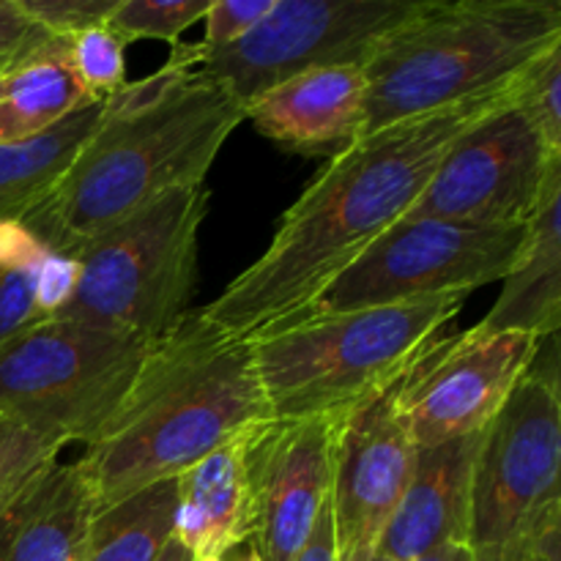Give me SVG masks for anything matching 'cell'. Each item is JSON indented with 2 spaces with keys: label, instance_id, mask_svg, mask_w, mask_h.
<instances>
[{
  "label": "cell",
  "instance_id": "1",
  "mask_svg": "<svg viewBox=\"0 0 561 561\" xmlns=\"http://www.w3.org/2000/svg\"><path fill=\"white\" fill-rule=\"evenodd\" d=\"M515 85L340 148L285 211L266 252L203 307V316L247 343L299 318L362 252L403 222L453 142L513 99Z\"/></svg>",
  "mask_w": 561,
  "mask_h": 561
},
{
  "label": "cell",
  "instance_id": "2",
  "mask_svg": "<svg viewBox=\"0 0 561 561\" xmlns=\"http://www.w3.org/2000/svg\"><path fill=\"white\" fill-rule=\"evenodd\" d=\"M244 107L192 64L190 47L110 96L102 126L22 225L47 250L71 255L179 186H203Z\"/></svg>",
  "mask_w": 561,
  "mask_h": 561
},
{
  "label": "cell",
  "instance_id": "3",
  "mask_svg": "<svg viewBox=\"0 0 561 561\" xmlns=\"http://www.w3.org/2000/svg\"><path fill=\"white\" fill-rule=\"evenodd\" d=\"M252 343L186 312L148 351L129 392L77 460L96 515L175 480L222 444L266 425Z\"/></svg>",
  "mask_w": 561,
  "mask_h": 561
},
{
  "label": "cell",
  "instance_id": "4",
  "mask_svg": "<svg viewBox=\"0 0 561 561\" xmlns=\"http://www.w3.org/2000/svg\"><path fill=\"white\" fill-rule=\"evenodd\" d=\"M557 44L561 5L551 0H422L362 66V135L515 85Z\"/></svg>",
  "mask_w": 561,
  "mask_h": 561
},
{
  "label": "cell",
  "instance_id": "5",
  "mask_svg": "<svg viewBox=\"0 0 561 561\" xmlns=\"http://www.w3.org/2000/svg\"><path fill=\"white\" fill-rule=\"evenodd\" d=\"M466 294L323 312L250 340L272 420H345L420 365Z\"/></svg>",
  "mask_w": 561,
  "mask_h": 561
},
{
  "label": "cell",
  "instance_id": "6",
  "mask_svg": "<svg viewBox=\"0 0 561 561\" xmlns=\"http://www.w3.org/2000/svg\"><path fill=\"white\" fill-rule=\"evenodd\" d=\"M208 190L179 186L82 252L80 283L55 318L159 340L186 316L197 285V236Z\"/></svg>",
  "mask_w": 561,
  "mask_h": 561
},
{
  "label": "cell",
  "instance_id": "7",
  "mask_svg": "<svg viewBox=\"0 0 561 561\" xmlns=\"http://www.w3.org/2000/svg\"><path fill=\"white\" fill-rule=\"evenodd\" d=\"M561 403L557 359L529 373L488 425L471 485L474 561H524L561 529Z\"/></svg>",
  "mask_w": 561,
  "mask_h": 561
},
{
  "label": "cell",
  "instance_id": "8",
  "mask_svg": "<svg viewBox=\"0 0 561 561\" xmlns=\"http://www.w3.org/2000/svg\"><path fill=\"white\" fill-rule=\"evenodd\" d=\"M153 343L44 318L0 351V414L66 444H88L115 414Z\"/></svg>",
  "mask_w": 561,
  "mask_h": 561
},
{
  "label": "cell",
  "instance_id": "9",
  "mask_svg": "<svg viewBox=\"0 0 561 561\" xmlns=\"http://www.w3.org/2000/svg\"><path fill=\"white\" fill-rule=\"evenodd\" d=\"M526 233L529 222L463 225L447 219H403L332 279L299 318L398 305L425 296H469L482 285L507 277L524 252Z\"/></svg>",
  "mask_w": 561,
  "mask_h": 561
},
{
  "label": "cell",
  "instance_id": "10",
  "mask_svg": "<svg viewBox=\"0 0 561 561\" xmlns=\"http://www.w3.org/2000/svg\"><path fill=\"white\" fill-rule=\"evenodd\" d=\"M422 0H277L241 42L192 53L195 69L241 107L272 88L329 66H365L378 42L403 25Z\"/></svg>",
  "mask_w": 561,
  "mask_h": 561
},
{
  "label": "cell",
  "instance_id": "11",
  "mask_svg": "<svg viewBox=\"0 0 561 561\" xmlns=\"http://www.w3.org/2000/svg\"><path fill=\"white\" fill-rule=\"evenodd\" d=\"M559 170L561 153L513 96L453 142L405 219L526 225Z\"/></svg>",
  "mask_w": 561,
  "mask_h": 561
},
{
  "label": "cell",
  "instance_id": "12",
  "mask_svg": "<svg viewBox=\"0 0 561 561\" xmlns=\"http://www.w3.org/2000/svg\"><path fill=\"white\" fill-rule=\"evenodd\" d=\"M540 340L469 329L438 340L398 389L400 416L416 449L488 431L535 362Z\"/></svg>",
  "mask_w": 561,
  "mask_h": 561
},
{
  "label": "cell",
  "instance_id": "13",
  "mask_svg": "<svg viewBox=\"0 0 561 561\" xmlns=\"http://www.w3.org/2000/svg\"><path fill=\"white\" fill-rule=\"evenodd\" d=\"M343 420H268L247 449L250 529L257 561H296L332 496L334 447Z\"/></svg>",
  "mask_w": 561,
  "mask_h": 561
},
{
  "label": "cell",
  "instance_id": "14",
  "mask_svg": "<svg viewBox=\"0 0 561 561\" xmlns=\"http://www.w3.org/2000/svg\"><path fill=\"white\" fill-rule=\"evenodd\" d=\"M400 381L351 411L340 425L329 496L337 561L376 559L383 529L414 471L416 447L400 416Z\"/></svg>",
  "mask_w": 561,
  "mask_h": 561
},
{
  "label": "cell",
  "instance_id": "15",
  "mask_svg": "<svg viewBox=\"0 0 561 561\" xmlns=\"http://www.w3.org/2000/svg\"><path fill=\"white\" fill-rule=\"evenodd\" d=\"M485 431L416 449L414 471L373 561H414L444 546H469L471 485Z\"/></svg>",
  "mask_w": 561,
  "mask_h": 561
},
{
  "label": "cell",
  "instance_id": "16",
  "mask_svg": "<svg viewBox=\"0 0 561 561\" xmlns=\"http://www.w3.org/2000/svg\"><path fill=\"white\" fill-rule=\"evenodd\" d=\"M362 66H329L307 71L247 104L244 118L268 140L301 151L348 146L365 121Z\"/></svg>",
  "mask_w": 561,
  "mask_h": 561
},
{
  "label": "cell",
  "instance_id": "17",
  "mask_svg": "<svg viewBox=\"0 0 561 561\" xmlns=\"http://www.w3.org/2000/svg\"><path fill=\"white\" fill-rule=\"evenodd\" d=\"M255 431L222 444L190 466L184 474L175 477L173 540L192 559H225V553L247 542V529H250L247 449Z\"/></svg>",
  "mask_w": 561,
  "mask_h": 561
},
{
  "label": "cell",
  "instance_id": "18",
  "mask_svg": "<svg viewBox=\"0 0 561 561\" xmlns=\"http://www.w3.org/2000/svg\"><path fill=\"white\" fill-rule=\"evenodd\" d=\"M96 502L77 463H55L0 515V561H80Z\"/></svg>",
  "mask_w": 561,
  "mask_h": 561
},
{
  "label": "cell",
  "instance_id": "19",
  "mask_svg": "<svg viewBox=\"0 0 561 561\" xmlns=\"http://www.w3.org/2000/svg\"><path fill=\"white\" fill-rule=\"evenodd\" d=\"M561 170L548 181L535 214L529 217L524 252L507 277L502 294L474 332H524L537 340L557 337L561 327Z\"/></svg>",
  "mask_w": 561,
  "mask_h": 561
},
{
  "label": "cell",
  "instance_id": "20",
  "mask_svg": "<svg viewBox=\"0 0 561 561\" xmlns=\"http://www.w3.org/2000/svg\"><path fill=\"white\" fill-rule=\"evenodd\" d=\"M93 102L71 66L69 38L53 36L0 75V142L31 140Z\"/></svg>",
  "mask_w": 561,
  "mask_h": 561
},
{
  "label": "cell",
  "instance_id": "21",
  "mask_svg": "<svg viewBox=\"0 0 561 561\" xmlns=\"http://www.w3.org/2000/svg\"><path fill=\"white\" fill-rule=\"evenodd\" d=\"M110 99L66 115L31 140L0 142V222H22L47 201L75 159L102 126Z\"/></svg>",
  "mask_w": 561,
  "mask_h": 561
},
{
  "label": "cell",
  "instance_id": "22",
  "mask_svg": "<svg viewBox=\"0 0 561 561\" xmlns=\"http://www.w3.org/2000/svg\"><path fill=\"white\" fill-rule=\"evenodd\" d=\"M173 510L175 480L104 510L93 518L80 561H157L173 537Z\"/></svg>",
  "mask_w": 561,
  "mask_h": 561
},
{
  "label": "cell",
  "instance_id": "23",
  "mask_svg": "<svg viewBox=\"0 0 561 561\" xmlns=\"http://www.w3.org/2000/svg\"><path fill=\"white\" fill-rule=\"evenodd\" d=\"M47 247L22 222H0V351L44 321L33 296V277Z\"/></svg>",
  "mask_w": 561,
  "mask_h": 561
},
{
  "label": "cell",
  "instance_id": "24",
  "mask_svg": "<svg viewBox=\"0 0 561 561\" xmlns=\"http://www.w3.org/2000/svg\"><path fill=\"white\" fill-rule=\"evenodd\" d=\"M66 447L64 438L0 414V515L58 463Z\"/></svg>",
  "mask_w": 561,
  "mask_h": 561
},
{
  "label": "cell",
  "instance_id": "25",
  "mask_svg": "<svg viewBox=\"0 0 561 561\" xmlns=\"http://www.w3.org/2000/svg\"><path fill=\"white\" fill-rule=\"evenodd\" d=\"M211 0H115L107 25L126 44L140 38L179 44L181 33L206 16Z\"/></svg>",
  "mask_w": 561,
  "mask_h": 561
},
{
  "label": "cell",
  "instance_id": "26",
  "mask_svg": "<svg viewBox=\"0 0 561 561\" xmlns=\"http://www.w3.org/2000/svg\"><path fill=\"white\" fill-rule=\"evenodd\" d=\"M126 47L107 22L69 38L71 66L93 99H110L126 85Z\"/></svg>",
  "mask_w": 561,
  "mask_h": 561
},
{
  "label": "cell",
  "instance_id": "27",
  "mask_svg": "<svg viewBox=\"0 0 561 561\" xmlns=\"http://www.w3.org/2000/svg\"><path fill=\"white\" fill-rule=\"evenodd\" d=\"M561 44L548 49L537 64L520 75L518 104L526 110L548 146L561 153Z\"/></svg>",
  "mask_w": 561,
  "mask_h": 561
},
{
  "label": "cell",
  "instance_id": "28",
  "mask_svg": "<svg viewBox=\"0 0 561 561\" xmlns=\"http://www.w3.org/2000/svg\"><path fill=\"white\" fill-rule=\"evenodd\" d=\"M277 0H211L206 16V33L197 44H192V53H219L230 44L241 42L268 11L274 9Z\"/></svg>",
  "mask_w": 561,
  "mask_h": 561
},
{
  "label": "cell",
  "instance_id": "29",
  "mask_svg": "<svg viewBox=\"0 0 561 561\" xmlns=\"http://www.w3.org/2000/svg\"><path fill=\"white\" fill-rule=\"evenodd\" d=\"M20 5L49 36L71 38L107 22L115 0H20Z\"/></svg>",
  "mask_w": 561,
  "mask_h": 561
},
{
  "label": "cell",
  "instance_id": "30",
  "mask_svg": "<svg viewBox=\"0 0 561 561\" xmlns=\"http://www.w3.org/2000/svg\"><path fill=\"white\" fill-rule=\"evenodd\" d=\"M77 283H80V263L71 255H60V252L47 250L42 257L33 277V296H36V307L44 318H55L75 296Z\"/></svg>",
  "mask_w": 561,
  "mask_h": 561
},
{
  "label": "cell",
  "instance_id": "31",
  "mask_svg": "<svg viewBox=\"0 0 561 561\" xmlns=\"http://www.w3.org/2000/svg\"><path fill=\"white\" fill-rule=\"evenodd\" d=\"M49 33L22 11L20 0H0V75L49 42Z\"/></svg>",
  "mask_w": 561,
  "mask_h": 561
},
{
  "label": "cell",
  "instance_id": "32",
  "mask_svg": "<svg viewBox=\"0 0 561 561\" xmlns=\"http://www.w3.org/2000/svg\"><path fill=\"white\" fill-rule=\"evenodd\" d=\"M296 561H337V542H334V524H332V502L318 515L305 548Z\"/></svg>",
  "mask_w": 561,
  "mask_h": 561
},
{
  "label": "cell",
  "instance_id": "33",
  "mask_svg": "<svg viewBox=\"0 0 561 561\" xmlns=\"http://www.w3.org/2000/svg\"><path fill=\"white\" fill-rule=\"evenodd\" d=\"M524 561H561V529L548 531L540 540V546H537Z\"/></svg>",
  "mask_w": 561,
  "mask_h": 561
},
{
  "label": "cell",
  "instance_id": "34",
  "mask_svg": "<svg viewBox=\"0 0 561 561\" xmlns=\"http://www.w3.org/2000/svg\"><path fill=\"white\" fill-rule=\"evenodd\" d=\"M414 561H474V559H471L469 546H444Z\"/></svg>",
  "mask_w": 561,
  "mask_h": 561
},
{
  "label": "cell",
  "instance_id": "35",
  "mask_svg": "<svg viewBox=\"0 0 561 561\" xmlns=\"http://www.w3.org/2000/svg\"><path fill=\"white\" fill-rule=\"evenodd\" d=\"M157 561H192V557L184 551V548L179 546V542L173 540V537H170L168 546H164V551L159 553Z\"/></svg>",
  "mask_w": 561,
  "mask_h": 561
},
{
  "label": "cell",
  "instance_id": "36",
  "mask_svg": "<svg viewBox=\"0 0 561 561\" xmlns=\"http://www.w3.org/2000/svg\"><path fill=\"white\" fill-rule=\"evenodd\" d=\"M239 561H257V559H255V553H252V551H247L244 557H241Z\"/></svg>",
  "mask_w": 561,
  "mask_h": 561
},
{
  "label": "cell",
  "instance_id": "37",
  "mask_svg": "<svg viewBox=\"0 0 561 561\" xmlns=\"http://www.w3.org/2000/svg\"><path fill=\"white\" fill-rule=\"evenodd\" d=\"M192 561H225V559H219V557H206V559H192Z\"/></svg>",
  "mask_w": 561,
  "mask_h": 561
}]
</instances>
